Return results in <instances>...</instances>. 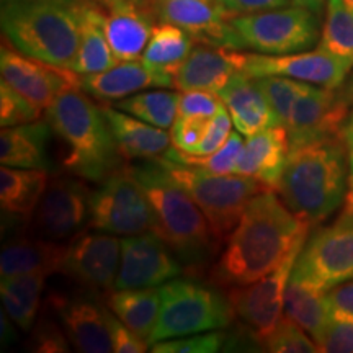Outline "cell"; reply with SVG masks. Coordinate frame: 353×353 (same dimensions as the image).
I'll return each instance as SVG.
<instances>
[{
  "instance_id": "cell-13",
  "label": "cell",
  "mask_w": 353,
  "mask_h": 353,
  "mask_svg": "<svg viewBox=\"0 0 353 353\" xmlns=\"http://www.w3.org/2000/svg\"><path fill=\"white\" fill-rule=\"evenodd\" d=\"M182 275L172 247L149 231L121 239V260L113 290L157 288Z\"/></svg>"
},
{
  "instance_id": "cell-37",
  "label": "cell",
  "mask_w": 353,
  "mask_h": 353,
  "mask_svg": "<svg viewBox=\"0 0 353 353\" xmlns=\"http://www.w3.org/2000/svg\"><path fill=\"white\" fill-rule=\"evenodd\" d=\"M257 82L263 90L265 97H267L273 113H275L278 125L286 128L294 101H296L299 92L303 90L306 82L281 76L260 77L257 79Z\"/></svg>"
},
{
  "instance_id": "cell-51",
  "label": "cell",
  "mask_w": 353,
  "mask_h": 353,
  "mask_svg": "<svg viewBox=\"0 0 353 353\" xmlns=\"http://www.w3.org/2000/svg\"><path fill=\"white\" fill-rule=\"evenodd\" d=\"M343 94H345L347 99L350 100V103H353V74H352V77L348 79L345 88H343Z\"/></svg>"
},
{
  "instance_id": "cell-11",
  "label": "cell",
  "mask_w": 353,
  "mask_h": 353,
  "mask_svg": "<svg viewBox=\"0 0 353 353\" xmlns=\"http://www.w3.org/2000/svg\"><path fill=\"white\" fill-rule=\"evenodd\" d=\"M303 247L304 244L296 247L275 270L254 283L228 288V299L234 314L259 335L262 345L278 322L283 319L286 288Z\"/></svg>"
},
{
  "instance_id": "cell-19",
  "label": "cell",
  "mask_w": 353,
  "mask_h": 353,
  "mask_svg": "<svg viewBox=\"0 0 353 353\" xmlns=\"http://www.w3.org/2000/svg\"><path fill=\"white\" fill-rule=\"evenodd\" d=\"M48 307L59 317L70 345L77 352H113L107 307H100L87 298L69 296L64 293H51L48 296Z\"/></svg>"
},
{
  "instance_id": "cell-48",
  "label": "cell",
  "mask_w": 353,
  "mask_h": 353,
  "mask_svg": "<svg viewBox=\"0 0 353 353\" xmlns=\"http://www.w3.org/2000/svg\"><path fill=\"white\" fill-rule=\"evenodd\" d=\"M216 2L229 17H237L286 7L290 0H216Z\"/></svg>"
},
{
  "instance_id": "cell-40",
  "label": "cell",
  "mask_w": 353,
  "mask_h": 353,
  "mask_svg": "<svg viewBox=\"0 0 353 353\" xmlns=\"http://www.w3.org/2000/svg\"><path fill=\"white\" fill-rule=\"evenodd\" d=\"M41 113L43 112H39L32 101L26 100L23 95H20L19 92H15L2 81V85H0V123H2V128L38 121Z\"/></svg>"
},
{
  "instance_id": "cell-34",
  "label": "cell",
  "mask_w": 353,
  "mask_h": 353,
  "mask_svg": "<svg viewBox=\"0 0 353 353\" xmlns=\"http://www.w3.org/2000/svg\"><path fill=\"white\" fill-rule=\"evenodd\" d=\"M180 94L169 90H149L114 101L113 107L139 118L149 125L169 130L179 118Z\"/></svg>"
},
{
  "instance_id": "cell-22",
  "label": "cell",
  "mask_w": 353,
  "mask_h": 353,
  "mask_svg": "<svg viewBox=\"0 0 353 353\" xmlns=\"http://www.w3.org/2000/svg\"><path fill=\"white\" fill-rule=\"evenodd\" d=\"M149 87H174V76L157 72L143 61H123L103 72L81 76V88L101 101H118Z\"/></svg>"
},
{
  "instance_id": "cell-21",
  "label": "cell",
  "mask_w": 353,
  "mask_h": 353,
  "mask_svg": "<svg viewBox=\"0 0 353 353\" xmlns=\"http://www.w3.org/2000/svg\"><path fill=\"white\" fill-rule=\"evenodd\" d=\"M101 19L108 44L118 63L136 61L143 56L154 25L139 3L128 0L101 3Z\"/></svg>"
},
{
  "instance_id": "cell-28",
  "label": "cell",
  "mask_w": 353,
  "mask_h": 353,
  "mask_svg": "<svg viewBox=\"0 0 353 353\" xmlns=\"http://www.w3.org/2000/svg\"><path fill=\"white\" fill-rule=\"evenodd\" d=\"M103 30L101 7L81 2V43L72 69L79 76L103 72L117 64Z\"/></svg>"
},
{
  "instance_id": "cell-23",
  "label": "cell",
  "mask_w": 353,
  "mask_h": 353,
  "mask_svg": "<svg viewBox=\"0 0 353 353\" xmlns=\"http://www.w3.org/2000/svg\"><path fill=\"white\" fill-rule=\"evenodd\" d=\"M290 149V136L285 126L265 128L244 141L236 174L250 176L265 187L276 190Z\"/></svg>"
},
{
  "instance_id": "cell-12",
  "label": "cell",
  "mask_w": 353,
  "mask_h": 353,
  "mask_svg": "<svg viewBox=\"0 0 353 353\" xmlns=\"http://www.w3.org/2000/svg\"><path fill=\"white\" fill-rule=\"evenodd\" d=\"M90 198L85 183L74 176H54L33 213V234L48 241H70L90 219Z\"/></svg>"
},
{
  "instance_id": "cell-31",
  "label": "cell",
  "mask_w": 353,
  "mask_h": 353,
  "mask_svg": "<svg viewBox=\"0 0 353 353\" xmlns=\"http://www.w3.org/2000/svg\"><path fill=\"white\" fill-rule=\"evenodd\" d=\"M50 275V272L39 270L3 278L0 283L3 309L21 330H30L37 322L41 294Z\"/></svg>"
},
{
  "instance_id": "cell-18",
  "label": "cell",
  "mask_w": 353,
  "mask_h": 353,
  "mask_svg": "<svg viewBox=\"0 0 353 353\" xmlns=\"http://www.w3.org/2000/svg\"><path fill=\"white\" fill-rule=\"evenodd\" d=\"M159 19L176 25L195 41L239 50L231 17L216 0H156Z\"/></svg>"
},
{
  "instance_id": "cell-15",
  "label": "cell",
  "mask_w": 353,
  "mask_h": 353,
  "mask_svg": "<svg viewBox=\"0 0 353 353\" xmlns=\"http://www.w3.org/2000/svg\"><path fill=\"white\" fill-rule=\"evenodd\" d=\"M348 105L350 100L343 90L304 83L286 125L291 148L321 139L342 138V128L350 114Z\"/></svg>"
},
{
  "instance_id": "cell-20",
  "label": "cell",
  "mask_w": 353,
  "mask_h": 353,
  "mask_svg": "<svg viewBox=\"0 0 353 353\" xmlns=\"http://www.w3.org/2000/svg\"><path fill=\"white\" fill-rule=\"evenodd\" d=\"M247 54L226 46L198 44L174 76V87L180 92L205 90L219 94L234 76L244 72Z\"/></svg>"
},
{
  "instance_id": "cell-45",
  "label": "cell",
  "mask_w": 353,
  "mask_h": 353,
  "mask_svg": "<svg viewBox=\"0 0 353 353\" xmlns=\"http://www.w3.org/2000/svg\"><path fill=\"white\" fill-rule=\"evenodd\" d=\"M69 339L64 329L54 322L41 319L34 325L32 335V350L41 353L69 352Z\"/></svg>"
},
{
  "instance_id": "cell-4",
  "label": "cell",
  "mask_w": 353,
  "mask_h": 353,
  "mask_svg": "<svg viewBox=\"0 0 353 353\" xmlns=\"http://www.w3.org/2000/svg\"><path fill=\"white\" fill-rule=\"evenodd\" d=\"M2 32L23 54L70 69L81 43V2L7 0Z\"/></svg>"
},
{
  "instance_id": "cell-29",
  "label": "cell",
  "mask_w": 353,
  "mask_h": 353,
  "mask_svg": "<svg viewBox=\"0 0 353 353\" xmlns=\"http://www.w3.org/2000/svg\"><path fill=\"white\" fill-rule=\"evenodd\" d=\"M48 174L41 169L2 167L0 170V203L2 210L12 216L28 218L46 192Z\"/></svg>"
},
{
  "instance_id": "cell-36",
  "label": "cell",
  "mask_w": 353,
  "mask_h": 353,
  "mask_svg": "<svg viewBox=\"0 0 353 353\" xmlns=\"http://www.w3.org/2000/svg\"><path fill=\"white\" fill-rule=\"evenodd\" d=\"M242 149H244V141L241 138V132L237 131L231 132L226 144H224L219 151L210 154V156H193V154L183 152L180 151V149L170 148L169 151H167L165 157L185 165L200 167V169L213 172V174L231 175L236 174V167L237 162H239Z\"/></svg>"
},
{
  "instance_id": "cell-25",
  "label": "cell",
  "mask_w": 353,
  "mask_h": 353,
  "mask_svg": "<svg viewBox=\"0 0 353 353\" xmlns=\"http://www.w3.org/2000/svg\"><path fill=\"white\" fill-rule=\"evenodd\" d=\"M108 125L117 141L121 156L130 159H152L165 156L170 149L172 138L170 132L162 128L152 126L139 118L128 114L121 110L114 108L113 105H101Z\"/></svg>"
},
{
  "instance_id": "cell-16",
  "label": "cell",
  "mask_w": 353,
  "mask_h": 353,
  "mask_svg": "<svg viewBox=\"0 0 353 353\" xmlns=\"http://www.w3.org/2000/svg\"><path fill=\"white\" fill-rule=\"evenodd\" d=\"M121 260V241L108 232H79L65 245L61 273L90 290H110Z\"/></svg>"
},
{
  "instance_id": "cell-50",
  "label": "cell",
  "mask_w": 353,
  "mask_h": 353,
  "mask_svg": "<svg viewBox=\"0 0 353 353\" xmlns=\"http://www.w3.org/2000/svg\"><path fill=\"white\" fill-rule=\"evenodd\" d=\"M324 2H325V0H293L294 6L307 8V10L317 13V15H319L322 7H324Z\"/></svg>"
},
{
  "instance_id": "cell-30",
  "label": "cell",
  "mask_w": 353,
  "mask_h": 353,
  "mask_svg": "<svg viewBox=\"0 0 353 353\" xmlns=\"http://www.w3.org/2000/svg\"><path fill=\"white\" fill-rule=\"evenodd\" d=\"M107 307L149 343L161 311V291L159 288L113 290L107 296Z\"/></svg>"
},
{
  "instance_id": "cell-14",
  "label": "cell",
  "mask_w": 353,
  "mask_h": 353,
  "mask_svg": "<svg viewBox=\"0 0 353 353\" xmlns=\"http://www.w3.org/2000/svg\"><path fill=\"white\" fill-rule=\"evenodd\" d=\"M0 74L8 87L32 101L39 112L50 108L64 90L81 87V76L72 69L34 59L6 43L0 51Z\"/></svg>"
},
{
  "instance_id": "cell-7",
  "label": "cell",
  "mask_w": 353,
  "mask_h": 353,
  "mask_svg": "<svg viewBox=\"0 0 353 353\" xmlns=\"http://www.w3.org/2000/svg\"><path fill=\"white\" fill-rule=\"evenodd\" d=\"M161 311L149 339L154 342L228 327L234 317L228 294L192 280H172L159 286Z\"/></svg>"
},
{
  "instance_id": "cell-44",
  "label": "cell",
  "mask_w": 353,
  "mask_h": 353,
  "mask_svg": "<svg viewBox=\"0 0 353 353\" xmlns=\"http://www.w3.org/2000/svg\"><path fill=\"white\" fill-rule=\"evenodd\" d=\"M223 107L218 94L205 90H187L180 95L179 117L211 118Z\"/></svg>"
},
{
  "instance_id": "cell-8",
  "label": "cell",
  "mask_w": 353,
  "mask_h": 353,
  "mask_svg": "<svg viewBox=\"0 0 353 353\" xmlns=\"http://www.w3.org/2000/svg\"><path fill=\"white\" fill-rule=\"evenodd\" d=\"M237 44L260 54H293L307 51L319 38L317 13L304 7H281L231 17Z\"/></svg>"
},
{
  "instance_id": "cell-46",
  "label": "cell",
  "mask_w": 353,
  "mask_h": 353,
  "mask_svg": "<svg viewBox=\"0 0 353 353\" xmlns=\"http://www.w3.org/2000/svg\"><path fill=\"white\" fill-rule=\"evenodd\" d=\"M110 337H112L113 352L117 353H144L148 350L149 343L136 335L128 327L125 322H121L112 311L107 307Z\"/></svg>"
},
{
  "instance_id": "cell-53",
  "label": "cell",
  "mask_w": 353,
  "mask_h": 353,
  "mask_svg": "<svg viewBox=\"0 0 353 353\" xmlns=\"http://www.w3.org/2000/svg\"><path fill=\"white\" fill-rule=\"evenodd\" d=\"M101 3H105V2H112V0H100ZM128 2H136V3H141L143 2V0H128Z\"/></svg>"
},
{
  "instance_id": "cell-54",
  "label": "cell",
  "mask_w": 353,
  "mask_h": 353,
  "mask_svg": "<svg viewBox=\"0 0 353 353\" xmlns=\"http://www.w3.org/2000/svg\"><path fill=\"white\" fill-rule=\"evenodd\" d=\"M343 2H345L350 8H353V0H343Z\"/></svg>"
},
{
  "instance_id": "cell-2",
  "label": "cell",
  "mask_w": 353,
  "mask_h": 353,
  "mask_svg": "<svg viewBox=\"0 0 353 353\" xmlns=\"http://www.w3.org/2000/svg\"><path fill=\"white\" fill-rule=\"evenodd\" d=\"M347 183L345 144L334 138L291 148L276 190L285 205L312 226L339 210L347 196Z\"/></svg>"
},
{
  "instance_id": "cell-1",
  "label": "cell",
  "mask_w": 353,
  "mask_h": 353,
  "mask_svg": "<svg viewBox=\"0 0 353 353\" xmlns=\"http://www.w3.org/2000/svg\"><path fill=\"white\" fill-rule=\"evenodd\" d=\"M309 228L311 224L294 214L273 190L259 193L224 242L211 268V283L234 288L260 280L296 247L306 244Z\"/></svg>"
},
{
  "instance_id": "cell-35",
  "label": "cell",
  "mask_w": 353,
  "mask_h": 353,
  "mask_svg": "<svg viewBox=\"0 0 353 353\" xmlns=\"http://www.w3.org/2000/svg\"><path fill=\"white\" fill-rule=\"evenodd\" d=\"M319 48L353 65V8L343 0L325 2Z\"/></svg>"
},
{
  "instance_id": "cell-24",
  "label": "cell",
  "mask_w": 353,
  "mask_h": 353,
  "mask_svg": "<svg viewBox=\"0 0 353 353\" xmlns=\"http://www.w3.org/2000/svg\"><path fill=\"white\" fill-rule=\"evenodd\" d=\"M218 95L226 105L234 126L241 134L252 136L265 128L278 125L275 113L257 79L247 76L245 72L234 76Z\"/></svg>"
},
{
  "instance_id": "cell-9",
  "label": "cell",
  "mask_w": 353,
  "mask_h": 353,
  "mask_svg": "<svg viewBox=\"0 0 353 353\" xmlns=\"http://www.w3.org/2000/svg\"><path fill=\"white\" fill-rule=\"evenodd\" d=\"M88 226L114 236L156 232V213L130 167L114 170L92 193Z\"/></svg>"
},
{
  "instance_id": "cell-27",
  "label": "cell",
  "mask_w": 353,
  "mask_h": 353,
  "mask_svg": "<svg viewBox=\"0 0 353 353\" xmlns=\"http://www.w3.org/2000/svg\"><path fill=\"white\" fill-rule=\"evenodd\" d=\"M50 123L32 121L3 128L0 132V162L17 169H46Z\"/></svg>"
},
{
  "instance_id": "cell-32",
  "label": "cell",
  "mask_w": 353,
  "mask_h": 353,
  "mask_svg": "<svg viewBox=\"0 0 353 353\" xmlns=\"http://www.w3.org/2000/svg\"><path fill=\"white\" fill-rule=\"evenodd\" d=\"M193 38L176 25L162 21L152 30L141 61L157 72L175 76L193 50Z\"/></svg>"
},
{
  "instance_id": "cell-5",
  "label": "cell",
  "mask_w": 353,
  "mask_h": 353,
  "mask_svg": "<svg viewBox=\"0 0 353 353\" xmlns=\"http://www.w3.org/2000/svg\"><path fill=\"white\" fill-rule=\"evenodd\" d=\"M130 169L151 201L157 219L156 232L172 247L176 257L190 267L208 262L219 245L195 200L156 159Z\"/></svg>"
},
{
  "instance_id": "cell-6",
  "label": "cell",
  "mask_w": 353,
  "mask_h": 353,
  "mask_svg": "<svg viewBox=\"0 0 353 353\" xmlns=\"http://www.w3.org/2000/svg\"><path fill=\"white\" fill-rule=\"evenodd\" d=\"M156 161L200 206L218 245L228 241L229 234L237 226L252 198L265 190H272L250 176L213 174L200 167L180 164L164 156L157 157Z\"/></svg>"
},
{
  "instance_id": "cell-26",
  "label": "cell",
  "mask_w": 353,
  "mask_h": 353,
  "mask_svg": "<svg viewBox=\"0 0 353 353\" xmlns=\"http://www.w3.org/2000/svg\"><path fill=\"white\" fill-rule=\"evenodd\" d=\"M65 245L39 236L17 237L3 245L0 254V275L12 278L25 273L46 270L61 273Z\"/></svg>"
},
{
  "instance_id": "cell-39",
  "label": "cell",
  "mask_w": 353,
  "mask_h": 353,
  "mask_svg": "<svg viewBox=\"0 0 353 353\" xmlns=\"http://www.w3.org/2000/svg\"><path fill=\"white\" fill-rule=\"evenodd\" d=\"M228 334L223 330L185 335V337L167 339L154 342L151 352L154 353H214L223 350L226 345Z\"/></svg>"
},
{
  "instance_id": "cell-41",
  "label": "cell",
  "mask_w": 353,
  "mask_h": 353,
  "mask_svg": "<svg viewBox=\"0 0 353 353\" xmlns=\"http://www.w3.org/2000/svg\"><path fill=\"white\" fill-rule=\"evenodd\" d=\"M210 118L200 117H179L170 128L172 148L183 152H192L208 130Z\"/></svg>"
},
{
  "instance_id": "cell-17",
  "label": "cell",
  "mask_w": 353,
  "mask_h": 353,
  "mask_svg": "<svg viewBox=\"0 0 353 353\" xmlns=\"http://www.w3.org/2000/svg\"><path fill=\"white\" fill-rule=\"evenodd\" d=\"M353 68L347 61L339 59L324 51H301L293 54H247L244 72L260 79L281 76L327 88H341Z\"/></svg>"
},
{
  "instance_id": "cell-38",
  "label": "cell",
  "mask_w": 353,
  "mask_h": 353,
  "mask_svg": "<svg viewBox=\"0 0 353 353\" xmlns=\"http://www.w3.org/2000/svg\"><path fill=\"white\" fill-rule=\"evenodd\" d=\"M265 350L273 353H314L317 345L314 339H309L306 330L288 317H283L275 330L263 341Z\"/></svg>"
},
{
  "instance_id": "cell-52",
  "label": "cell",
  "mask_w": 353,
  "mask_h": 353,
  "mask_svg": "<svg viewBox=\"0 0 353 353\" xmlns=\"http://www.w3.org/2000/svg\"><path fill=\"white\" fill-rule=\"evenodd\" d=\"M347 205H348V206H352V208H353V188H352L350 195H348V201H347Z\"/></svg>"
},
{
  "instance_id": "cell-43",
  "label": "cell",
  "mask_w": 353,
  "mask_h": 353,
  "mask_svg": "<svg viewBox=\"0 0 353 353\" xmlns=\"http://www.w3.org/2000/svg\"><path fill=\"white\" fill-rule=\"evenodd\" d=\"M316 345L317 352L353 353V322L329 321Z\"/></svg>"
},
{
  "instance_id": "cell-33",
  "label": "cell",
  "mask_w": 353,
  "mask_h": 353,
  "mask_svg": "<svg viewBox=\"0 0 353 353\" xmlns=\"http://www.w3.org/2000/svg\"><path fill=\"white\" fill-rule=\"evenodd\" d=\"M285 317L301 325L316 342L330 321L325 293L291 276L285 294Z\"/></svg>"
},
{
  "instance_id": "cell-42",
  "label": "cell",
  "mask_w": 353,
  "mask_h": 353,
  "mask_svg": "<svg viewBox=\"0 0 353 353\" xmlns=\"http://www.w3.org/2000/svg\"><path fill=\"white\" fill-rule=\"evenodd\" d=\"M232 125L234 123L231 114H229L226 105L223 103L219 112L210 118V125L205 132V138L188 154H193V156H210V154L219 151L226 144L229 136H231Z\"/></svg>"
},
{
  "instance_id": "cell-10",
  "label": "cell",
  "mask_w": 353,
  "mask_h": 353,
  "mask_svg": "<svg viewBox=\"0 0 353 353\" xmlns=\"http://www.w3.org/2000/svg\"><path fill=\"white\" fill-rule=\"evenodd\" d=\"M291 276L327 293L353 280V208L345 206L337 221L322 228L304 244Z\"/></svg>"
},
{
  "instance_id": "cell-47",
  "label": "cell",
  "mask_w": 353,
  "mask_h": 353,
  "mask_svg": "<svg viewBox=\"0 0 353 353\" xmlns=\"http://www.w3.org/2000/svg\"><path fill=\"white\" fill-rule=\"evenodd\" d=\"M330 321L353 322V280L334 286L325 293Z\"/></svg>"
},
{
  "instance_id": "cell-49",
  "label": "cell",
  "mask_w": 353,
  "mask_h": 353,
  "mask_svg": "<svg viewBox=\"0 0 353 353\" xmlns=\"http://www.w3.org/2000/svg\"><path fill=\"white\" fill-rule=\"evenodd\" d=\"M342 141L347 149L348 172H350V188H353V110L350 114H348L345 125L342 128Z\"/></svg>"
},
{
  "instance_id": "cell-3",
  "label": "cell",
  "mask_w": 353,
  "mask_h": 353,
  "mask_svg": "<svg viewBox=\"0 0 353 353\" xmlns=\"http://www.w3.org/2000/svg\"><path fill=\"white\" fill-rule=\"evenodd\" d=\"M48 123L63 148V165L81 179L103 182L120 169V149L103 110L81 87L56 97Z\"/></svg>"
}]
</instances>
